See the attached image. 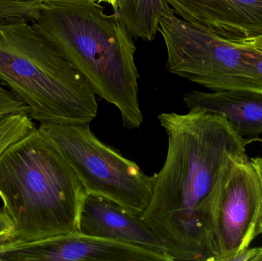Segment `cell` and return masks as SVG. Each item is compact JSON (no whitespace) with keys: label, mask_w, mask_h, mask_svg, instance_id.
I'll list each match as a JSON object with an SVG mask.
<instances>
[{"label":"cell","mask_w":262,"mask_h":261,"mask_svg":"<svg viewBox=\"0 0 262 261\" xmlns=\"http://www.w3.org/2000/svg\"><path fill=\"white\" fill-rule=\"evenodd\" d=\"M248 44H251L252 47L255 48V49L262 52V36L253 40V41H251Z\"/></svg>","instance_id":"ffe728a7"},{"label":"cell","mask_w":262,"mask_h":261,"mask_svg":"<svg viewBox=\"0 0 262 261\" xmlns=\"http://www.w3.org/2000/svg\"><path fill=\"white\" fill-rule=\"evenodd\" d=\"M0 81L39 124H87L98 114L87 80L26 18L0 19Z\"/></svg>","instance_id":"277c9868"},{"label":"cell","mask_w":262,"mask_h":261,"mask_svg":"<svg viewBox=\"0 0 262 261\" xmlns=\"http://www.w3.org/2000/svg\"><path fill=\"white\" fill-rule=\"evenodd\" d=\"M15 225L9 213L0 208V244L8 242L12 239Z\"/></svg>","instance_id":"e0dca14e"},{"label":"cell","mask_w":262,"mask_h":261,"mask_svg":"<svg viewBox=\"0 0 262 261\" xmlns=\"http://www.w3.org/2000/svg\"><path fill=\"white\" fill-rule=\"evenodd\" d=\"M183 101L189 110L223 115L249 144L262 135V94L249 90H192Z\"/></svg>","instance_id":"8fae6325"},{"label":"cell","mask_w":262,"mask_h":261,"mask_svg":"<svg viewBox=\"0 0 262 261\" xmlns=\"http://www.w3.org/2000/svg\"><path fill=\"white\" fill-rule=\"evenodd\" d=\"M170 9L166 0H121L115 12L133 38L150 42L159 32L160 18Z\"/></svg>","instance_id":"7c38bea8"},{"label":"cell","mask_w":262,"mask_h":261,"mask_svg":"<svg viewBox=\"0 0 262 261\" xmlns=\"http://www.w3.org/2000/svg\"><path fill=\"white\" fill-rule=\"evenodd\" d=\"M170 261L142 247L82 234L79 231L37 240L0 244V261Z\"/></svg>","instance_id":"ba28073f"},{"label":"cell","mask_w":262,"mask_h":261,"mask_svg":"<svg viewBox=\"0 0 262 261\" xmlns=\"http://www.w3.org/2000/svg\"><path fill=\"white\" fill-rule=\"evenodd\" d=\"M38 128L66 158L87 195L104 198L141 216L150 199L152 176L100 140L89 124L43 123Z\"/></svg>","instance_id":"5b68a950"},{"label":"cell","mask_w":262,"mask_h":261,"mask_svg":"<svg viewBox=\"0 0 262 261\" xmlns=\"http://www.w3.org/2000/svg\"><path fill=\"white\" fill-rule=\"evenodd\" d=\"M167 53L166 70L206 88L240 90L254 48L230 42L177 16L172 9L159 24Z\"/></svg>","instance_id":"8992f818"},{"label":"cell","mask_w":262,"mask_h":261,"mask_svg":"<svg viewBox=\"0 0 262 261\" xmlns=\"http://www.w3.org/2000/svg\"><path fill=\"white\" fill-rule=\"evenodd\" d=\"M87 196L66 158L38 127L0 156V199L15 225L11 240L79 231Z\"/></svg>","instance_id":"3957f363"},{"label":"cell","mask_w":262,"mask_h":261,"mask_svg":"<svg viewBox=\"0 0 262 261\" xmlns=\"http://www.w3.org/2000/svg\"><path fill=\"white\" fill-rule=\"evenodd\" d=\"M157 119L167 135V153L152 176L140 219L163 241L171 261H209V200L228 156L247 153L249 142L223 115L190 110L160 113Z\"/></svg>","instance_id":"6da1fadb"},{"label":"cell","mask_w":262,"mask_h":261,"mask_svg":"<svg viewBox=\"0 0 262 261\" xmlns=\"http://www.w3.org/2000/svg\"><path fill=\"white\" fill-rule=\"evenodd\" d=\"M250 161L258 173L262 187V157L261 156H256V157L251 158ZM260 234H262V208L261 215L258 219V227H257V235L258 236Z\"/></svg>","instance_id":"ac0fdd59"},{"label":"cell","mask_w":262,"mask_h":261,"mask_svg":"<svg viewBox=\"0 0 262 261\" xmlns=\"http://www.w3.org/2000/svg\"><path fill=\"white\" fill-rule=\"evenodd\" d=\"M41 7L42 3L38 2L0 0V19L18 17L32 21L36 18Z\"/></svg>","instance_id":"5bb4252c"},{"label":"cell","mask_w":262,"mask_h":261,"mask_svg":"<svg viewBox=\"0 0 262 261\" xmlns=\"http://www.w3.org/2000/svg\"><path fill=\"white\" fill-rule=\"evenodd\" d=\"M32 23L95 94L119 110L124 127L141 126L137 47L117 12L105 13L97 0H48Z\"/></svg>","instance_id":"7a4b0ae2"},{"label":"cell","mask_w":262,"mask_h":261,"mask_svg":"<svg viewBox=\"0 0 262 261\" xmlns=\"http://www.w3.org/2000/svg\"><path fill=\"white\" fill-rule=\"evenodd\" d=\"M180 18L248 44L262 36V0H166Z\"/></svg>","instance_id":"9c48e42d"},{"label":"cell","mask_w":262,"mask_h":261,"mask_svg":"<svg viewBox=\"0 0 262 261\" xmlns=\"http://www.w3.org/2000/svg\"><path fill=\"white\" fill-rule=\"evenodd\" d=\"M98 2L100 3H104L110 5L111 6L113 7L115 12H116V11L118 10V7H119L121 0H98Z\"/></svg>","instance_id":"d6986e66"},{"label":"cell","mask_w":262,"mask_h":261,"mask_svg":"<svg viewBox=\"0 0 262 261\" xmlns=\"http://www.w3.org/2000/svg\"><path fill=\"white\" fill-rule=\"evenodd\" d=\"M29 107L0 81V118L17 113H27Z\"/></svg>","instance_id":"2e32d148"},{"label":"cell","mask_w":262,"mask_h":261,"mask_svg":"<svg viewBox=\"0 0 262 261\" xmlns=\"http://www.w3.org/2000/svg\"><path fill=\"white\" fill-rule=\"evenodd\" d=\"M79 232L142 247L169 258L163 241L140 216L104 198L88 195L80 216Z\"/></svg>","instance_id":"30bf717a"},{"label":"cell","mask_w":262,"mask_h":261,"mask_svg":"<svg viewBox=\"0 0 262 261\" xmlns=\"http://www.w3.org/2000/svg\"><path fill=\"white\" fill-rule=\"evenodd\" d=\"M253 142H260L262 144V138H258V139H255V140H254Z\"/></svg>","instance_id":"7402d4cb"},{"label":"cell","mask_w":262,"mask_h":261,"mask_svg":"<svg viewBox=\"0 0 262 261\" xmlns=\"http://www.w3.org/2000/svg\"><path fill=\"white\" fill-rule=\"evenodd\" d=\"M240 90H249L262 94V52L255 48L248 61L247 72Z\"/></svg>","instance_id":"9a60e30c"},{"label":"cell","mask_w":262,"mask_h":261,"mask_svg":"<svg viewBox=\"0 0 262 261\" xmlns=\"http://www.w3.org/2000/svg\"><path fill=\"white\" fill-rule=\"evenodd\" d=\"M262 187L247 153L231 154L222 167L208 205L209 261H233L258 237Z\"/></svg>","instance_id":"52a82bcc"},{"label":"cell","mask_w":262,"mask_h":261,"mask_svg":"<svg viewBox=\"0 0 262 261\" xmlns=\"http://www.w3.org/2000/svg\"><path fill=\"white\" fill-rule=\"evenodd\" d=\"M27 113H17L0 118V156L9 145L35 128Z\"/></svg>","instance_id":"4fadbf2b"},{"label":"cell","mask_w":262,"mask_h":261,"mask_svg":"<svg viewBox=\"0 0 262 261\" xmlns=\"http://www.w3.org/2000/svg\"><path fill=\"white\" fill-rule=\"evenodd\" d=\"M21 1H28V2H38V3H43L45 2L48 1V0H21ZM98 1V0H97Z\"/></svg>","instance_id":"44dd1931"}]
</instances>
